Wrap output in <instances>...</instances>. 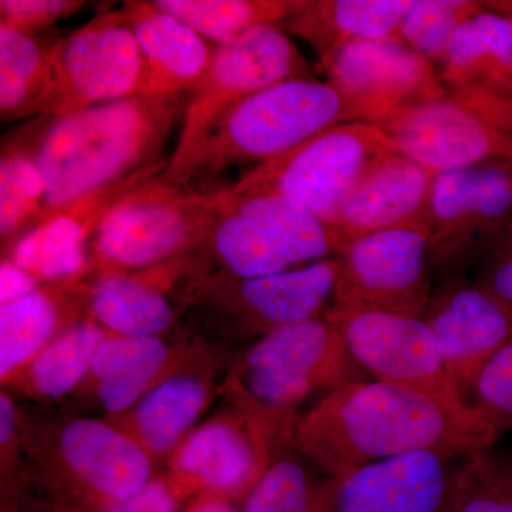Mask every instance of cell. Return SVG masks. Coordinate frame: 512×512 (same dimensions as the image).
Instances as JSON below:
<instances>
[{
    "label": "cell",
    "mask_w": 512,
    "mask_h": 512,
    "mask_svg": "<svg viewBox=\"0 0 512 512\" xmlns=\"http://www.w3.org/2000/svg\"><path fill=\"white\" fill-rule=\"evenodd\" d=\"M234 356L195 336L188 339L177 365L136 406L107 420L130 434L157 464L167 461L198 426L212 400L222 396Z\"/></svg>",
    "instance_id": "e0dca14e"
},
{
    "label": "cell",
    "mask_w": 512,
    "mask_h": 512,
    "mask_svg": "<svg viewBox=\"0 0 512 512\" xmlns=\"http://www.w3.org/2000/svg\"><path fill=\"white\" fill-rule=\"evenodd\" d=\"M215 271L202 251L136 272L94 278L90 318L110 335L167 336L181 322L202 282Z\"/></svg>",
    "instance_id": "ac0fdd59"
},
{
    "label": "cell",
    "mask_w": 512,
    "mask_h": 512,
    "mask_svg": "<svg viewBox=\"0 0 512 512\" xmlns=\"http://www.w3.org/2000/svg\"><path fill=\"white\" fill-rule=\"evenodd\" d=\"M470 278L512 316V224L478 259Z\"/></svg>",
    "instance_id": "74e56055"
},
{
    "label": "cell",
    "mask_w": 512,
    "mask_h": 512,
    "mask_svg": "<svg viewBox=\"0 0 512 512\" xmlns=\"http://www.w3.org/2000/svg\"><path fill=\"white\" fill-rule=\"evenodd\" d=\"M109 335L89 315L50 343L3 387L12 396L35 402H62L82 386L97 349Z\"/></svg>",
    "instance_id": "f1b7e54d"
},
{
    "label": "cell",
    "mask_w": 512,
    "mask_h": 512,
    "mask_svg": "<svg viewBox=\"0 0 512 512\" xmlns=\"http://www.w3.org/2000/svg\"><path fill=\"white\" fill-rule=\"evenodd\" d=\"M144 82L146 63L123 6L56 40L36 116L64 117L141 96Z\"/></svg>",
    "instance_id": "7c38bea8"
},
{
    "label": "cell",
    "mask_w": 512,
    "mask_h": 512,
    "mask_svg": "<svg viewBox=\"0 0 512 512\" xmlns=\"http://www.w3.org/2000/svg\"><path fill=\"white\" fill-rule=\"evenodd\" d=\"M272 463L247 420L225 404L175 448L164 473L188 498L242 503Z\"/></svg>",
    "instance_id": "d6986e66"
},
{
    "label": "cell",
    "mask_w": 512,
    "mask_h": 512,
    "mask_svg": "<svg viewBox=\"0 0 512 512\" xmlns=\"http://www.w3.org/2000/svg\"><path fill=\"white\" fill-rule=\"evenodd\" d=\"M451 512H512V453L493 447L468 458Z\"/></svg>",
    "instance_id": "e575fe53"
},
{
    "label": "cell",
    "mask_w": 512,
    "mask_h": 512,
    "mask_svg": "<svg viewBox=\"0 0 512 512\" xmlns=\"http://www.w3.org/2000/svg\"><path fill=\"white\" fill-rule=\"evenodd\" d=\"M232 278L279 274L339 255L329 225L278 197L235 198L225 190L220 217L202 248Z\"/></svg>",
    "instance_id": "9c48e42d"
},
{
    "label": "cell",
    "mask_w": 512,
    "mask_h": 512,
    "mask_svg": "<svg viewBox=\"0 0 512 512\" xmlns=\"http://www.w3.org/2000/svg\"><path fill=\"white\" fill-rule=\"evenodd\" d=\"M468 458L420 451L340 478L332 512H451Z\"/></svg>",
    "instance_id": "7402d4cb"
},
{
    "label": "cell",
    "mask_w": 512,
    "mask_h": 512,
    "mask_svg": "<svg viewBox=\"0 0 512 512\" xmlns=\"http://www.w3.org/2000/svg\"><path fill=\"white\" fill-rule=\"evenodd\" d=\"M348 121L360 120L328 80L302 77L276 83L232 107L174 185L205 180L237 165L265 163Z\"/></svg>",
    "instance_id": "277c9868"
},
{
    "label": "cell",
    "mask_w": 512,
    "mask_h": 512,
    "mask_svg": "<svg viewBox=\"0 0 512 512\" xmlns=\"http://www.w3.org/2000/svg\"><path fill=\"white\" fill-rule=\"evenodd\" d=\"M403 156L434 175L512 164V103L478 92H446L380 126Z\"/></svg>",
    "instance_id": "30bf717a"
},
{
    "label": "cell",
    "mask_w": 512,
    "mask_h": 512,
    "mask_svg": "<svg viewBox=\"0 0 512 512\" xmlns=\"http://www.w3.org/2000/svg\"><path fill=\"white\" fill-rule=\"evenodd\" d=\"M488 5L512 15V0H491V2H488Z\"/></svg>",
    "instance_id": "b9f144b4"
},
{
    "label": "cell",
    "mask_w": 512,
    "mask_h": 512,
    "mask_svg": "<svg viewBox=\"0 0 512 512\" xmlns=\"http://www.w3.org/2000/svg\"><path fill=\"white\" fill-rule=\"evenodd\" d=\"M423 319L466 396L512 339V316L470 276L437 282Z\"/></svg>",
    "instance_id": "44dd1931"
},
{
    "label": "cell",
    "mask_w": 512,
    "mask_h": 512,
    "mask_svg": "<svg viewBox=\"0 0 512 512\" xmlns=\"http://www.w3.org/2000/svg\"><path fill=\"white\" fill-rule=\"evenodd\" d=\"M40 121L2 144L0 157V238L5 255L20 238L43 224L46 183L36 161Z\"/></svg>",
    "instance_id": "f546056e"
},
{
    "label": "cell",
    "mask_w": 512,
    "mask_h": 512,
    "mask_svg": "<svg viewBox=\"0 0 512 512\" xmlns=\"http://www.w3.org/2000/svg\"><path fill=\"white\" fill-rule=\"evenodd\" d=\"M498 436L474 404L454 407L396 384L363 379L306 407L293 448L320 473L340 480L420 451L471 458L493 448Z\"/></svg>",
    "instance_id": "6da1fadb"
},
{
    "label": "cell",
    "mask_w": 512,
    "mask_h": 512,
    "mask_svg": "<svg viewBox=\"0 0 512 512\" xmlns=\"http://www.w3.org/2000/svg\"><path fill=\"white\" fill-rule=\"evenodd\" d=\"M338 483L292 450L266 468L239 512H332Z\"/></svg>",
    "instance_id": "4dcf8cb0"
},
{
    "label": "cell",
    "mask_w": 512,
    "mask_h": 512,
    "mask_svg": "<svg viewBox=\"0 0 512 512\" xmlns=\"http://www.w3.org/2000/svg\"><path fill=\"white\" fill-rule=\"evenodd\" d=\"M412 0H299L281 23L288 35L308 43L318 56L316 69L343 47L397 35Z\"/></svg>",
    "instance_id": "83f0119b"
},
{
    "label": "cell",
    "mask_w": 512,
    "mask_h": 512,
    "mask_svg": "<svg viewBox=\"0 0 512 512\" xmlns=\"http://www.w3.org/2000/svg\"><path fill=\"white\" fill-rule=\"evenodd\" d=\"M26 417L30 451L67 512L120 503L158 474L154 458L110 420L72 416L42 424Z\"/></svg>",
    "instance_id": "5b68a950"
},
{
    "label": "cell",
    "mask_w": 512,
    "mask_h": 512,
    "mask_svg": "<svg viewBox=\"0 0 512 512\" xmlns=\"http://www.w3.org/2000/svg\"><path fill=\"white\" fill-rule=\"evenodd\" d=\"M167 165L168 160L148 165L56 212L20 238L2 258H9L42 284L87 276L90 247L107 215L128 195L163 175Z\"/></svg>",
    "instance_id": "ffe728a7"
},
{
    "label": "cell",
    "mask_w": 512,
    "mask_h": 512,
    "mask_svg": "<svg viewBox=\"0 0 512 512\" xmlns=\"http://www.w3.org/2000/svg\"><path fill=\"white\" fill-rule=\"evenodd\" d=\"M318 72L343 94L360 121L376 126L447 92L437 67L396 36L343 47Z\"/></svg>",
    "instance_id": "2e32d148"
},
{
    "label": "cell",
    "mask_w": 512,
    "mask_h": 512,
    "mask_svg": "<svg viewBox=\"0 0 512 512\" xmlns=\"http://www.w3.org/2000/svg\"><path fill=\"white\" fill-rule=\"evenodd\" d=\"M84 2L77 0H2L0 23L26 35L39 36L57 20L79 12Z\"/></svg>",
    "instance_id": "8d00e7d4"
},
{
    "label": "cell",
    "mask_w": 512,
    "mask_h": 512,
    "mask_svg": "<svg viewBox=\"0 0 512 512\" xmlns=\"http://www.w3.org/2000/svg\"><path fill=\"white\" fill-rule=\"evenodd\" d=\"M434 178L399 151L380 161L328 222L340 252L350 242L375 232L427 227Z\"/></svg>",
    "instance_id": "603a6c76"
},
{
    "label": "cell",
    "mask_w": 512,
    "mask_h": 512,
    "mask_svg": "<svg viewBox=\"0 0 512 512\" xmlns=\"http://www.w3.org/2000/svg\"><path fill=\"white\" fill-rule=\"evenodd\" d=\"M336 278V256L248 279L214 271L181 320L198 332L195 338L228 352L235 345L245 349L274 330L325 315L332 306Z\"/></svg>",
    "instance_id": "8992f818"
},
{
    "label": "cell",
    "mask_w": 512,
    "mask_h": 512,
    "mask_svg": "<svg viewBox=\"0 0 512 512\" xmlns=\"http://www.w3.org/2000/svg\"><path fill=\"white\" fill-rule=\"evenodd\" d=\"M394 153L392 138L382 127L348 121L251 168L228 187V194L282 198L328 224L360 181Z\"/></svg>",
    "instance_id": "ba28073f"
},
{
    "label": "cell",
    "mask_w": 512,
    "mask_h": 512,
    "mask_svg": "<svg viewBox=\"0 0 512 512\" xmlns=\"http://www.w3.org/2000/svg\"><path fill=\"white\" fill-rule=\"evenodd\" d=\"M187 93L137 96L64 117H40L36 161L46 183V217L158 163L187 110Z\"/></svg>",
    "instance_id": "7a4b0ae2"
},
{
    "label": "cell",
    "mask_w": 512,
    "mask_h": 512,
    "mask_svg": "<svg viewBox=\"0 0 512 512\" xmlns=\"http://www.w3.org/2000/svg\"><path fill=\"white\" fill-rule=\"evenodd\" d=\"M190 500L165 473L157 474L150 483L126 500L97 512H183Z\"/></svg>",
    "instance_id": "f35d334b"
},
{
    "label": "cell",
    "mask_w": 512,
    "mask_h": 512,
    "mask_svg": "<svg viewBox=\"0 0 512 512\" xmlns=\"http://www.w3.org/2000/svg\"><path fill=\"white\" fill-rule=\"evenodd\" d=\"M359 380L362 370L323 315L274 330L235 353L222 396L275 461L295 450L296 423L312 396Z\"/></svg>",
    "instance_id": "3957f363"
},
{
    "label": "cell",
    "mask_w": 512,
    "mask_h": 512,
    "mask_svg": "<svg viewBox=\"0 0 512 512\" xmlns=\"http://www.w3.org/2000/svg\"><path fill=\"white\" fill-rule=\"evenodd\" d=\"M483 5L478 0H412L396 37L437 67L454 33Z\"/></svg>",
    "instance_id": "836d02e7"
},
{
    "label": "cell",
    "mask_w": 512,
    "mask_h": 512,
    "mask_svg": "<svg viewBox=\"0 0 512 512\" xmlns=\"http://www.w3.org/2000/svg\"><path fill=\"white\" fill-rule=\"evenodd\" d=\"M53 43L0 23V114L3 120L36 116L45 93Z\"/></svg>",
    "instance_id": "d6a6232c"
},
{
    "label": "cell",
    "mask_w": 512,
    "mask_h": 512,
    "mask_svg": "<svg viewBox=\"0 0 512 512\" xmlns=\"http://www.w3.org/2000/svg\"><path fill=\"white\" fill-rule=\"evenodd\" d=\"M512 224V164L439 174L429 211L430 264L437 282L468 276Z\"/></svg>",
    "instance_id": "4fadbf2b"
},
{
    "label": "cell",
    "mask_w": 512,
    "mask_h": 512,
    "mask_svg": "<svg viewBox=\"0 0 512 512\" xmlns=\"http://www.w3.org/2000/svg\"><path fill=\"white\" fill-rule=\"evenodd\" d=\"M447 92H478L512 103V15L484 2L454 33L437 64Z\"/></svg>",
    "instance_id": "4316f807"
},
{
    "label": "cell",
    "mask_w": 512,
    "mask_h": 512,
    "mask_svg": "<svg viewBox=\"0 0 512 512\" xmlns=\"http://www.w3.org/2000/svg\"><path fill=\"white\" fill-rule=\"evenodd\" d=\"M338 258L333 308L424 318L433 295L429 229L375 232L350 242Z\"/></svg>",
    "instance_id": "5bb4252c"
},
{
    "label": "cell",
    "mask_w": 512,
    "mask_h": 512,
    "mask_svg": "<svg viewBox=\"0 0 512 512\" xmlns=\"http://www.w3.org/2000/svg\"><path fill=\"white\" fill-rule=\"evenodd\" d=\"M204 39L229 45L262 25H281L299 0H151Z\"/></svg>",
    "instance_id": "1f68e13d"
},
{
    "label": "cell",
    "mask_w": 512,
    "mask_h": 512,
    "mask_svg": "<svg viewBox=\"0 0 512 512\" xmlns=\"http://www.w3.org/2000/svg\"><path fill=\"white\" fill-rule=\"evenodd\" d=\"M313 77L312 67L279 25H262L218 46L192 92L173 156L161 178L174 185L218 121L248 97L276 83Z\"/></svg>",
    "instance_id": "8fae6325"
},
{
    "label": "cell",
    "mask_w": 512,
    "mask_h": 512,
    "mask_svg": "<svg viewBox=\"0 0 512 512\" xmlns=\"http://www.w3.org/2000/svg\"><path fill=\"white\" fill-rule=\"evenodd\" d=\"M325 315L339 330L356 365L373 380L396 384L454 407L473 404L451 375L423 318L333 306Z\"/></svg>",
    "instance_id": "9a60e30c"
},
{
    "label": "cell",
    "mask_w": 512,
    "mask_h": 512,
    "mask_svg": "<svg viewBox=\"0 0 512 512\" xmlns=\"http://www.w3.org/2000/svg\"><path fill=\"white\" fill-rule=\"evenodd\" d=\"M94 278L42 284L25 298L0 305V382L20 370L90 313Z\"/></svg>",
    "instance_id": "d4e9b609"
},
{
    "label": "cell",
    "mask_w": 512,
    "mask_h": 512,
    "mask_svg": "<svg viewBox=\"0 0 512 512\" xmlns=\"http://www.w3.org/2000/svg\"><path fill=\"white\" fill-rule=\"evenodd\" d=\"M471 393L498 434L512 430V339L484 367Z\"/></svg>",
    "instance_id": "d590c367"
},
{
    "label": "cell",
    "mask_w": 512,
    "mask_h": 512,
    "mask_svg": "<svg viewBox=\"0 0 512 512\" xmlns=\"http://www.w3.org/2000/svg\"><path fill=\"white\" fill-rule=\"evenodd\" d=\"M42 282L35 276L20 268L9 258H2L0 264V305H6L18 299L25 298L29 293L35 292Z\"/></svg>",
    "instance_id": "ab89813d"
},
{
    "label": "cell",
    "mask_w": 512,
    "mask_h": 512,
    "mask_svg": "<svg viewBox=\"0 0 512 512\" xmlns=\"http://www.w3.org/2000/svg\"><path fill=\"white\" fill-rule=\"evenodd\" d=\"M241 503L228 498L204 497L197 498L183 512H239Z\"/></svg>",
    "instance_id": "60d3db41"
},
{
    "label": "cell",
    "mask_w": 512,
    "mask_h": 512,
    "mask_svg": "<svg viewBox=\"0 0 512 512\" xmlns=\"http://www.w3.org/2000/svg\"><path fill=\"white\" fill-rule=\"evenodd\" d=\"M187 343L188 339L171 342L165 336L109 335L97 349L89 375L72 397L103 414L104 419L120 416L177 365Z\"/></svg>",
    "instance_id": "cb8c5ba5"
},
{
    "label": "cell",
    "mask_w": 512,
    "mask_h": 512,
    "mask_svg": "<svg viewBox=\"0 0 512 512\" xmlns=\"http://www.w3.org/2000/svg\"><path fill=\"white\" fill-rule=\"evenodd\" d=\"M225 190H194L157 177L119 202L94 235L87 275L136 272L202 251Z\"/></svg>",
    "instance_id": "52a82bcc"
},
{
    "label": "cell",
    "mask_w": 512,
    "mask_h": 512,
    "mask_svg": "<svg viewBox=\"0 0 512 512\" xmlns=\"http://www.w3.org/2000/svg\"><path fill=\"white\" fill-rule=\"evenodd\" d=\"M124 9L146 63L141 96L194 92L218 46L153 2H126Z\"/></svg>",
    "instance_id": "484cf974"
}]
</instances>
